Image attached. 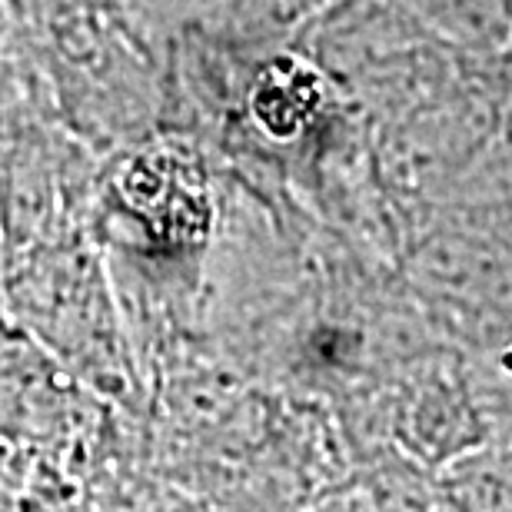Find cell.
I'll return each instance as SVG.
<instances>
[{
    "mask_svg": "<svg viewBox=\"0 0 512 512\" xmlns=\"http://www.w3.org/2000/svg\"><path fill=\"white\" fill-rule=\"evenodd\" d=\"M316 107V80L306 67L283 60L273 64L260 77V87L253 94V110L263 120V127L276 137L296 133Z\"/></svg>",
    "mask_w": 512,
    "mask_h": 512,
    "instance_id": "obj_1",
    "label": "cell"
}]
</instances>
